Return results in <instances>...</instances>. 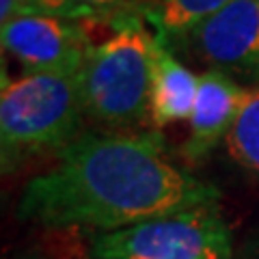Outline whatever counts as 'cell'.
<instances>
[{"label":"cell","mask_w":259,"mask_h":259,"mask_svg":"<svg viewBox=\"0 0 259 259\" xmlns=\"http://www.w3.org/2000/svg\"><path fill=\"white\" fill-rule=\"evenodd\" d=\"M216 199L214 186L166 158L160 132L82 134L59 151L56 166L26 182L18 218L106 233Z\"/></svg>","instance_id":"obj_1"},{"label":"cell","mask_w":259,"mask_h":259,"mask_svg":"<svg viewBox=\"0 0 259 259\" xmlns=\"http://www.w3.org/2000/svg\"><path fill=\"white\" fill-rule=\"evenodd\" d=\"M158 37L141 15H112L106 39L93 41L78 71L89 121L104 127H134L149 119Z\"/></svg>","instance_id":"obj_2"},{"label":"cell","mask_w":259,"mask_h":259,"mask_svg":"<svg viewBox=\"0 0 259 259\" xmlns=\"http://www.w3.org/2000/svg\"><path fill=\"white\" fill-rule=\"evenodd\" d=\"M87 121L78 74L39 71L9 80L0 91V153L5 171L30 153L65 149Z\"/></svg>","instance_id":"obj_3"},{"label":"cell","mask_w":259,"mask_h":259,"mask_svg":"<svg viewBox=\"0 0 259 259\" xmlns=\"http://www.w3.org/2000/svg\"><path fill=\"white\" fill-rule=\"evenodd\" d=\"M231 229L218 203L149 218L125 229L97 233L89 259H231Z\"/></svg>","instance_id":"obj_4"},{"label":"cell","mask_w":259,"mask_h":259,"mask_svg":"<svg viewBox=\"0 0 259 259\" xmlns=\"http://www.w3.org/2000/svg\"><path fill=\"white\" fill-rule=\"evenodd\" d=\"M175 44L207 69L259 84V0H233Z\"/></svg>","instance_id":"obj_5"},{"label":"cell","mask_w":259,"mask_h":259,"mask_svg":"<svg viewBox=\"0 0 259 259\" xmlns=\"http://www.w3.org/2000/svg\"><path fill=\"white\" fill-rule=\"evenodd\" d=\"M3 50L18 59L28 74H78L93 46L84 20L48 13H24L0 26Z\"/></svg>","instance_id":"obj_6"},{"label":"cell","mask_w":259,"mask_h":259,"mask_svg":"<svg viewBox=\"0 0 259 259\" xmlns=\"http://www.w3.org/2000/svg\"><path fill=\"white\" fill-rule=\"evenodd\" d=\"M248 87L223 74L205 69L199 76V93L190 117V132L184 143V158L201 162L218 145H225L233 123L242 110Z\"/></svg>","instance_id":"obj_7"},{"label":"cell","mask_w":259,"mask_h":259,"mask_svg":"<svg viewBox=\"0 0 259 259\" xmlns=\"http://www.w3.org/2000/svg\"><path fill=\"white\" fill-rule=\"evenodd\" d=\"M199 93V76L177 61L171 48L158 39L153 61L149 121L164 130L180 121H190Z\"/></svg>","instance_id":"obj_8"},{"label":"cell","mask_w":259,"mask_h":259,"mask_svg":"<svg viewBox=\"0 0 259 259\" xmlns=\"http://www.w3.org/2000/svg\"><path fill=\"white\" fill-rule=\"evenodd\" d=\"M233 0H143L136 9L162 44L171 48L190 28L207 20Z\"/></svg>","instance_id":"obj_9"},{"label":"cell","mask_w":259,"mask_h":259,"mask_svg":"<svg viewBox=\"0 0 259 259\" xmlns=\"http://www.w3.org/2000/svg\"><path fill=\"white\" fill-rule=\"evenodd\" d=\"M225 149L242 171L259 177V84L248 87L242 110L225 141Z\"/></svg>","instance_id":"obj_10"},{"label":"cell","mask_w":259,"mask_h":259,"mask_svg":"<svg viewBox=\"0 0 259 259\" xmlns=\"http://www.w3.org/2000/svg\"><path fill=\"white\" fill-rule=\"evenodd\" d=\"M78 7H82L89 18H110V15H125L136 13L143 0H74Z\"/></svg>","instance_id":"obj_11"},{"label":"cell","mask_w":259,"mask_h":259,"mask_svg":"<svg viewBox=\"0 0 259 259\" xmlns=\"http://www.w3.org/2000/svg\"><path fill=\"white\" fill-rule=\"evenodd\" d=\"M32 13H48L59 15L67 20H87L82 7H78L74 0H22Z\"/></svg>","instance_id":"obj_12"},{"label":"cell","mask_w":259,"mask_h":259,"mask_svg":"<svg viewBox=\"0 0 259 259\" xmlns=\"http://www.w3.org/2000/svg\"><path fill=\"white\" fill-rule=\"evenodd\" d=\"M24 13H32V11L22 0H0V26L15 20L18 15H24Z\"/></svg>","instance_id":"obj_13"},{"label":"cell","mask_w":259,"mask_h":259,"mask_svg":"<svg viewBox=\"0 0 259 259\" xmlns=\"http://www.w3.org/2000/svg\"><path fill=\"white\" fill-rule=\"evenodd\" d=\"M240 259H259V229L250 233L244 246L240 250Z\"/></svg>","instance_id":"obj_14"}]
</instances>
